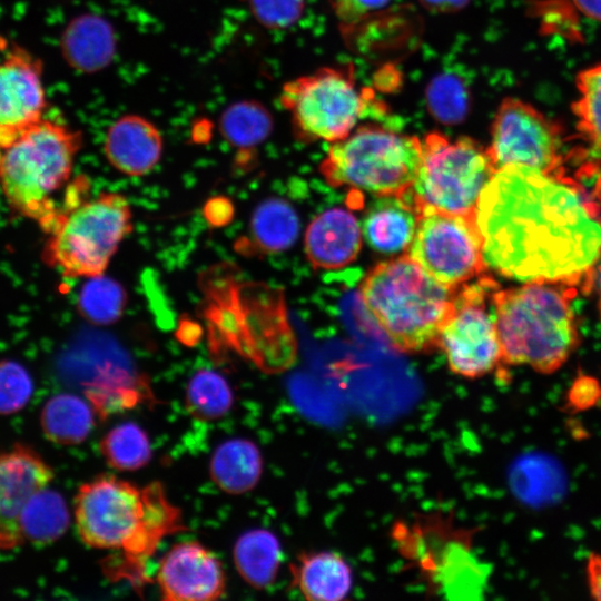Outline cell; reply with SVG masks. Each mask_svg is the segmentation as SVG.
Masks as SVG:
<instances>
[{"label":"cell","instance_id":"obj_1","mask_svg":"<svg viewBox=\"0 0 601 601\" xmlns=\"http://www.w3.org/2000/svg\"><path fill=\"white\" fill-rule=\"evenodd\" d=\"M474 215L487 269L523 283L575 287L592 279L601 258L599 209L563 175L500 167Z\"/></svg>","mask_w":601,"mask_h":601},{"label":"cell","instance_id":"obj_2","mask_svg":"<svg viewBox=\"0 0 601 601\" xmlns=\"http://www.w3.org/2000/svg\"><path fill=\"white\" fill-rule=\"evenodd\" d=\"M73 516L86 545L121 551L136 566L152 555L165 536L184 528L181 512L162 484L139 486L112 474L96 476L78 489Z\"/></svg>","mask_w":601,"mask_h":601},{"label":"cell","instance_id":"obj_3","mask_svg":"<svg viewBox=\"0 0 601 601\" xmlns=\"http://www.w3.org/2000/svg\"><path fill=\"white\" fill-rule=\"evenodd\" d=\"M574 289L534 282L495 290L493 309L504 366L551 374L565 364L580 344L571 305Z\"/></svg>","mask_w":601,"mask_h":601},{"label":"cell","instance_id":"obj_4","mask_svg":"<svg viewBox=\"0 0 601 601\" xmlns=\"http://www.w3.org/2000/svg\"><path fill=\"white\" fill-rule=\"evenodd\" d=\"M456 288L437 282L405 254L373 267L359 292L366 311L394 348L423 353L437 348Z\"/></svg>","mask_w":601,"mask_h":601},{"label":"cell","instance_id":"obj_5","mask_svg":"<svg viewBox=\"0 0 601 601\" xmlns=\"http://www.w3.org/2000/svg\"><path fill=\"white\" fill-rule=\"evenodd\" d=\"M82 140L81 131L41 119L0 155V189L8 206L47 234L60 214L55 195L68 186Z\"/></svg>","mask_w":601,"mask_h":601},{"label":"cell","instance_id":"obj_6","mask_svg":"<svg viewBox=\"0 0 601 601\" xmlns=\"http://www.w3.org/2000/svg\"><path fill=\"white\" fill-rule=\"evenodd\" d=\"M477 529L456 524L442 511L396 520L390 531L395 548L426 591L452 601L483 599L492 568L474 552Z\"/></svg>","mask_w":601,"mask_h":601},{"label":"cell","instance_id":"obj_7","mask_svg":"<svg viewBox=\"0 0 601 601\" xmlns=\"http://www.w3.org/2000/svg\"><path fill=\"white\" fill-rule=\"evenodd\" d=\"M422 155L416 136L366 124L332 142L319 169L332 186L400 196L414 183Z\"/></svg>","mask_w":601,"mask_h":601},{"label":"cell","instance_id":"obj_8","mask_svg":"<svg viewBox=\"0 0 601 601\" xmlns=\"http://www.w3.org/2000/svg\"><path fill=\"white\" fill-rule=\"evenodd\" d=\"M422 162L412 186L398 197L420 216L427 211L475 214L480 196L496 171L487 146L467 137L433 131L422 139Z\"/></svg>","mask_w":601,"mask_h":601},{"label":"cell","instance_id":"obj_9","mask_svg":"<svg viewBox=\"0 0 601 601\" xmlns=\"http://www.w3.org/2000/svg\"><path fill=\"white\" fill-rule=\"evenodd\" d=\"M132 230V213L121 194L101 193L63 213L48 233L43 260L67 277L101 275Z\"/></svg>","mask_w":601,"mask_h":601},{"label":"cell","instance_id":"obj_10","mask_svg":"<svg viewBox=\"0 0 601 601\" xmlns=\"http://www.w3.org/2000/svg\"><path fill=\"white\" fill-rule=\"evenodd\" d=\"M279 101L299 140L332 144L355 129L370 100L357 88L352 67H323L284 83Z\"/></svg>","mask_w":601,"mask_h":601},{"label":"cell","instance_id":"obj_11","mask_svg":"<svg viewBox=\"0 0 601 601\" xmlns=\"http://www.w3.org/2000/svg\"><path fill=\"white\" fill-rule=\"evenodd\" d=\"M497 288L489 273L456 288L453 311L437 344L456 375L479 378L503 367L493 309Z\"/></svg>","mask_w":601,"mask_h":601},{"label":"cell","instance_id":"obj_12","mask_svg":"<svg viewBox=\"0 0 601 601\" xmlns=\"http://www.w3.org/2000/svg\"><path fill=\"white\" fill-rule=\"evenodd\" d=\"M406 250L424 270L449 287H459L489 270L474 214H421Z\"/></svg>","mask_w":601,"mask_h":601},{"label":"cell","instance_id":"obj_13","mask_svg":"<svg viewBox=\"0 0 601 601\" xmlns=\"http://www.w3.org/2000/svg\"><path fill=\"white\" fill-rule=\"evenodd\" d=\"M490 134L487 149L496 168L522 165L562 175L561 129L530 102L504 98L496 108Z\"/></svg>","mask_w":601,"mask_h":601},{"label":"cell","instance_id":"obj_14","mask_svg":"<svg viewBox=\"0 0 601 601\" xmlns=\"http://www.w3.org/2000/svg\"><path fill=\"white\" fill-rule=\"evenodd\" d=\"M46 92L41 63L22 49L0 60V148L42 119Z\"/></svg>","mask_w":601,"mask_h":601},{"label":"cell","instance_id":"obj_15","mask_svg":"<svg viewBox=\"0 0 601 601\" xmlns=\"http://www.w3.org/2000/svg\"><path fill=\"white\" fill-rule=\"evenodd\" d=\"M156 581L166 601H211L226 591L220 560L196 541L173 545L159 562Z\"/></svg>","mask_w":601,"mask_h":601},{"label":"cell","instance_id":"obj_16","mask_svg":"<svg viewBox=\"0 0 601 601\" xmlns=\"http://www.w3.org/2000/svg\"><path fill=\"white\" fill-rule=\"evenodd\" d=\"M52 469L33 450L16 446L0 453V550L23 543L20 518L29 499L49 485Z\"/></svg>","mask_w":601,"mask_h":601},{"label":"cell","instance_id":"obj_17","mask_svg":"<svg viewBox=\"0 0 601 601\" xmlns=\"http://www.w3.org/2000/svg\"><path fill=\"white\" fill-rule=\"evenodd\" d=\"M164 140L149 119L128 114L108 128L104 152L108 162L124 175L139 177L151 171L162 156Z\"/></svg>","mask_w":601,"mask_h":601},{"label":"cell","instance_id":"obj_18","mask_svg":"<svg viewBox=\"0 0 601 601\" xmlns=\"http://www.w3.org/2000/svg\"><path fill=\"white\" fill-rule=\"evenodd\" d=\"M362 231L347 209L331 208L315 217L305 234V252L315 268L335 269L352 263L359 253Z\"/></svg>","mask_w":601,"mask_h":601},{"label":"cell","instance_id":"obj_19","mask_svg":"<svg viewBox=\"0 0 601 601\" xmlns=\"http://www.w3.org/2000/svg\"><path fill=\"white\" fill-rule=\"evenodd\" d=\"M299 228V217L287 200L267 198L254 209L248 231L236 240L235 249L244 256L277 254L295 244Z\"/></svg>","mask_w":601,"mask_h":601},{"label":"cell","instance_id":"obj_20","mask_svg":"<svg viewBox=\"0 0 601 601\" xmlns=\"http://www.w3.org/2000/svg\"><path fill=\"white\" fill-rule=\"evenodd\" d=\"M292 584L306 600L339 601L353 587V571L335 551H308L290 564Z\"/></svg>","mask_w":601,"mask_h":601},{"label":"cell","instance_id":"obj_21","mask_svg":"<svg viewBox=\"0 0 601 601\" xmlns=\"http://www.w3.org/2000/svg\"><path fill=\"white\" fill-rule=\"evenodd\" d=\"M60 48L70 67L87 73L97 72L109 66L115 56V32L102 17L81 14L66 27Z\"/></svg>","mask_w":601,"mask_h":601},{"label":"cell","instance_id":"obj_22","mask_svg":"<svg viewBox=\"0 0 601 601\" xmlns=\"http://www.w3.org/2000/svg\"><path fill=\"white\" fill-rule=\"evenodd\" d=\"M363 220V234L376 252L393 254L408 248L418 215L398 196H381Z\"/></svg>","mask_w":601,"mask_h":601},{"label":"cell","instance_id":"obj_23","mask_svg":"<svg viewBox=\"0 0 601 601\" xmlns=\"http://www.w3.org/2000/svg\"><path fill=\"white\" fill-rule=\"evenodd\" d=\"M262 473L260 450L247 439L237 437L220 443L210 457V477L228 494L238 495L253 490Z\"/></svg>","mask_w":601,"mask_h":601},{"label":"cell","instance_id":"obj_24","mask_svg":"<svg viewBox=\"0 0 601 601\" xmlns=\"http://www.w3.org/2000/svg\"><path fill=\"white\" fill-rule=\"evenodd\" d=\"M235 568L243 580L256 589L274 583L283 559L278 538L266 529L243 533L233 550Z\"/></svg>","mask_w":601,"mask_h":601},{"label":"cell","instance_id":"obj_25","mask_svg":"<svg viewBox=\"0 0 601 601\" xmlns=\"http://www.w3.org/2000/svg\"><path fill=\"white\" fill-rule=\"evenodd\" d=\"M40 425L49 441L76 445L89 436L95 425V414L81 397L69 393L58 394L42 407Z\"/></svg>","mask_w":601,"mask_h":601},{"label":"cell","instance_id":"obj_26","mask_svg":"<svg viewBox=\"0 0 601 601\" xmlns=\"http://www.w3.org/2000/svg\"><path fill=\"white\" fill-rule=\"evenodd\" d=\"M70 522L65 499L48 486L36 492L26 503L20 530L24 542L51 543L61 538Z\"/></svg>","mask_w":601,"mask_h":601},{"label":"cell","instance_id":"obj_27","mask_svg":"<svg viewBox=\"0 0 601 601\" xmlns=\"http://www.w3.org/2000/svg\"><path fill=\"white\" fill-rule=\"evenodd\" d=\"M270 111L259 101L242 100L228 105L219 117L223 138L239 152H253L272 134Z\"/></svg>","mask_w":601,"mask_h":601},{"label":"cell","instance_id":"obj_28","mask_svg":"<svg viewBox=\"0 0 601 601\" xmlns=\"http://www.w3.org/2000/svg\"><path fill=\"white\" fill-rule=\"evenodd\" d=\"M99 449L107 464L121 472L142 469L152 455L147 433L132 422L109 430L100 440Z\"/></svg>","mask_w":601,"mask_h":601},{"label":"cell","instance_id":"obj_29","mask_svg":"<svg viewBox=\"0 0 601 601\" xmlns=\"http://www.w3.org/2000/svg\"><path fill=\"white\" fill-rule=\"evenodd\" d=\"M186 408L194 417L214 421L225 416L234 405V393L226 378L214 370L201 368L186 387Z\"/></svg>","mask_w":601,"mask_h":601},{"label":"cell","instance_id":"obj_30","mask_svg":"<svg viewBox=\"0 0 601 601\" xmlns=\"http://www.w3.org/2000/svg\"><path fill=\"white\" fill-rule=\"evenodd\" d=\"M127 300L124 286L101 274L88 277L82 285L77 308L80 315L93 325H111L122 316Z\"/></svg>","mask_w":601,"mask_h":601},{"label":"cell","instance_id":"obj_31","mask_svg":"<svg viewBox=\"0 0 601 601\" xmlns=\"http://www.w3.org/2000/svg\"><path fill=\"white\" fill-rule=\"evenodd\" d=\"M572 112L584 138L601 146V63L582 69L575 77Z\"/></svg>","mask_w":601,"mask_h":601},{"label":"cell","instance_id":"obj_32","mask_svg":"<svg viewBox=\"0 0 601 601\" xmlns=\"http://www.w3.org/2000/svg\"><path fill=\"white\" fill-rule=\"evenodd\" d=\"M425 100L432 117L444 125L463 121L471 104L467 86L452 73L435 76L426 87Z\"/></svg>","mask_w":601,"mask_h":601},{"label":"cell","instance_id":"obj_33","mask_svg":"<svg viewBox=\"0 0 601 601\" xmlns=\"http://www.w3.org/2000/svg\"><path fill=\"white\" fill-rule=\"evenodd\" d=\"M33 382L18 362L0 361V415L22 410L32 396Z\"/></svg>","mask_w":601,"mask_h":601},{"label":"cell","instance_id":"obj_34","mask_svg":"<svg viewBox=\"0 0 601 601\" xmlns=\"http://www.w3.org/2000/svg\"><path fill=\"white\" fill-rule=\"evenodd\" d=\"M254 18L269 29H287L303 16L306 0H247Z\"/></svg>","mask_w":601,"mask_h":601},{"label":"cell","instance_id":"obj_35","mask_svg":"<svg viewBox=\"0 0 601 601\" xmlns=\"http://www.w3.org/2000/svg\"><path fill=\"white\" fill-rule=\"evenodd\" d=\"M391 0H331L336 17L346 23L358 22L384 8Z\"/></svg>","mask_w":601,"mask_h":601},{"label":"cell","instance_id":"obj_36","mask_svg":"<svg viewBox=\"0 0 601 601\" xmlns=\"http://www.w3.org/2000/svg\"><path fill=\"white\" fill-rule=\"evenodd\" d=\"M201 213L209 227L223 228L233 221L235 206L226 196H214L204 204Z\"/></svg>","mask_w":601,"mask_h":601},{"label":"cell","instance_id":"obj_37","mask_svg":"<svg viewBox=\"0 0 601 601\" xmlns=\"http://www.w3.org/2000/svg\"><path fill=\"white\" fill-rule=\"evenodd\" d=\"M587 584L591 597L601 600V553H591L585 565Z\"/></svg>","mask_w":601,"mask_h":601},{"label":"cell","instance_id":"obj_38","mask_svg":"<svg viewBox=\"0 0 601 601\" xmlns=\"http://www.w3.org/2000/svg\"><path fill=\"white\" fill-rule=\"evenodd\" d=\"M201 333L199 323L188 317H183L179 321L176 336L183 344L194 346L200 341Z\"/></svg>","mask_w":601,"mask_h":601},{"label":"cell","instance_id":"obj_39","mask_svg":"<svg viewBox=\"0 0 601 601\" xmlns=\"http://www.w3.org/2000/svg\"><path fill=\"white\" fill-rule=\"evenodd\" d=\"M428 11L434 13H454L467 6L470 0H418Z\"/></svg>","mask_w":601,"mask_h":601},{"label":"cell","instance_id":"obj_40","mask_svg":"<svg viewBox=\"0 0 601 601\" xmlns=\"http://www.w3.org/2000/svg\"><path fill=\"white\" fill-rule=\"evenodd\" d=\"M574 3L584 16L601 21V0H574Z\"/></svg>","mask_w":601,"mask_h":601},{"label":"cell","instance_id":"obj_41","mask_svg":"<svg viewBox=\"0 0 601 601\" xmlns=\"http://www.w3.org/2000/svg\"><path fill=\"white\" fill-rule=\"evenodd\" d=\"M598 292H599V308L601 313V267H600V275H599Z\"/></svg>","mask_w":601,"mask_h":601}]
</instances>
